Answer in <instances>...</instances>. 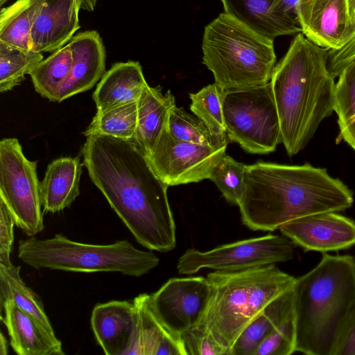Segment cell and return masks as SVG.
Returning <instances> with one entry per match:
<instances>
[{
  "instance_id": "d6986e66",
  "label": "cell",
  "mask_w": 355,
  "mask_h": 355,
  "mask_svg": "<svg viewBox=\"0 0 355 355\" xmlns=\"http://www.w3.org/2000/svg\"><path fill=\"white\" fill-rule=\"evenodd\" d=\"M135 321V304L127 300L97 304L91 315L96 341L106 355H125Z\"/></svg>"
},
{
  "instance_id": "7402d4cb",
  "label": "cell",
  "mask_w": 355,
  "mask_h": 355,
  "mask_svg": "<svg viewBox=\"0 0 355 355\" xmlns=\"http://www.w3.org/2000/svg\"><path fill=\"white\" fill-rule=\"evenodd\" d=\"M147 85L139 62H116L101 78L93 100L97 110L137 102Z\"/></svg>"
},
{
  "instance_id": "8fae6325",
  "label": "cell",
  "mask_w": 355,
  "mask_h": 355,
  "mask_svg": "<svg viewBox=\"0 0 355 355\" xmlns=\"http://www.w3.org/2000/svg\"><path fill=\"white\" fill-rule=\"evenodd\" d=\"M227 139L214 145L189 143L175 139L166 128L146 157L155 174L168 187L198 182L209 179L226 155Z\"/></svg>"
},
{
  "instance_id": "f35d334b",
  "label": "cell",
  "mask_w": 355,
  "mask_h": 355,
  "mask_svg": "<svg viewBox=\"0 0 355 355\" xmlns=\"http://www.w3.org/2000/svg\"><path fill=\"white\" fill-rule=\"evenodd\" d=\"M298 0H275L276 8L282 13L297 20L296 5Z\"/></svg>"
},
{
  "instance_id": "ba28073f",
  "label": "cell",
  "mask_w": 355,
  "mask_h": 355,
  "mask_svg": "<svg viewBox=\"0 0 355 355\" xmlns=\"http://www.w3.org/2000/svg\"><path fill=\"white\" fill-rule=\"evenodd\" d=\"M223 112L228 139L245 152L265 155L282 143L279 116L270 82L225 90Z\"/></svg>"
},
{
  "instance_id": "d590c367",
  "label": "cell",
  "mask_w": 355,
  "mask_h": 355,
  "mask_svg": "<svg viewBox=\"0 0 355 355\" xmlns=\"http://www.w3.org/2000/svg\"><path fill=\"white\" fill-rule=\"evenodd\" d=\"M13 217L5 202L0 199V263L10 265L14 241Z\"/></svg>"
},
{
  "instance_id": "44dd1931",
  "label": "cell",
  "mask_w": 355,
  "mask_h": 355,
  "mask_svg": "<svg viewBox=\"0 0 355 355\" xmlns=\"http://www.w3.org/2000/svg\"><path fill=\"white\" fill-rule=\"evenodd\" d=\"M83 165L78 157H60L48 165L40 183L42 206L46 212H59L78 196Z\"/></svg>"
},
{
  "instance_id": "8d00e7d4",
  "label": "cell",
  "mask_w": 355,
  "mask_h": 355,
  "mask_svg": "<svg viewBox=\"0 0 355 355\" xmlns=\"http://www.w3.org/2000/svg\"><path fill=\"white\" fill-rule=\"evenodd\" d=\"M354 59L355 35L339 49L329 51V70L334 78L338 76L342 70Z\"/></svg>"
},
{
  "instance_id": "4dcf8cb0",
  "label": "cell",
  "mask_w": 355,
  "mask_h": 355,
  "mask_svg": "<svg viewBox=\"0 0 355 355\" xmlns=\"http://www.w3.org/2000/svg\"><path fill=\"white\" fill-rule=\"evenodd\" d=\"M224 92L214 83L189 94L190 110L218 137L227 135L223 112Z\"/></svg>"
},
{
  "instance_id": "cb8c5ba5",
  "label": "cell",
  "mask_w": 355,
  "mask_h": 355,
  "mask_svg": "<svg viewBox=\"0 0 355 355\" xmlns=\"http://www.w3.org/2000/svg\"><path fill=\"white\" fill-rule=\"evenodd\" d=\"M293 313V287L268 304L235 341L230 355H254L260 344Z\"/></svg>"
},
{
  "instance_id": "7a4b0ae2",
  "label": "cell",
  "mask_w": 355,
  "mask_h": 355,
  "mask_svg": "<svg viewBox=\"0 0 355 355\" xmlns=\"http://www.w3.org/2000/svg\"><path fill=\"white\" fill-rule=\"evenodd\" d=\"M353 202L352 191L325 168L258 162L246 165L239 207L249 229L272 232L299 218L344 211Z\"/></svg>"
},
{
  "instance_id": "e575fe53",
  "label": "cell",
  "mask_w": 355,
  "mask_h": 355,
  "mask_svg": "<svg viewBox=\"0 0 355 355\" xmlns=\"http://www.w3.org/2000/svg\"><path fill=\"white\" fill-rule=\"evenodd\" d=\"M181 338L187 355H228L209 333L196 326L185 331Z\"/></svg>"
},
{
  "instance_id": "ab89813d",
  "label": "cell",
  "mask_w": 355,
  "mask_h": 355,
  "mask_svg": "<svg viewBox=\"0 0 355 355\" xmlns=\"http://www.w3.org/2000/svg\"><path fill=\"white\" fill-rule=\"evenodd\" d=\"M349 12V25L345 37V43L355 35V0H347Z\"/></svg>"
},
{
  "instance_id": "60d3db41",
  "label": "cell",
  "mask_w": 355,
  "mask_h": 355,
  "mask_svg": "<svg viewBox=\"0 0 355 355\" xmlns=\"http://www.w3.org/2000/svg\"><path fill=\"white\" fill-rule=\"evenodd\" d=\"M8 352L7 340L2 332L0 336V355H7Z\"/></svg>"
},
{
  "instance_id": "9c48e42d",
  "label": "cell",
  "mask_w": 355,
  "mask_h": 355,
  "mask_svg": "<svg viewBox=\"0 0 355 355\" xmlns=\"http://www.w3.org/2000/svg\"><path fill=\"white\" fill-rule=\"evenodd\" d=\"M37 162L28 160L16 138L0 141V199L15 225L29 237L44 228Z\"/></svg>"
},
{
  "instance_id": "d6a6232c",
  "label": "cell",
  "mask_w": 355,
  "mask_h": 355,
  "mask_svg": "<svg viewBox=\"0 0 355 355\" xmlns=\"http://www.w3.org/2000/svg\"><path fill=\"white\" fill-rule=\"evenodd\" d=\"M245 164L225 155L214 167L209 180L228 202L239 206L245 191Z\"/></svg>"
},
{
  "instance_id": "5b68a950",
  "label": "cell",
  "mask_w": 355,
  "mask_h": 355,
  "mask_svg": "<svg viewBox=\"0 0 355 355\" xmlns=\"http://www.w3.org/2000/svg\"><path fill=\"white\" fill-rule=\"evenodd\" d=\"M211 295L196 327L209 333L230 354L237 338L278 296L292 288L296 277L275 264L207 275Z\"/></svg>"
},
{
  "instance_id": "ffe728a7",
  "label": "cell",
  "mask_w": 355,
  "mask_h": 355,
  "mask_svg": "<svg viewBox=\"0 0 355 355\" xmlns=\"http://www.w3.org/2000/svg\"><path fill=\"white\" fill-rule=\"evenodd\" d=\"M224 12L274 40L302 33L297 21L276 8L275 0H221Z\"/></svg>"
},
{
  "instance_id": "f546056e",
  "label": "cell",
  "mask_w": 355,
  "mask_h": 355,
  "mask_svg": "<svg viewBox=\"0 0 355 355\" xmlns=\"http://www.w3.org/2000/svg\"><path fill=\"white\" fill-rule=\"evenodd\" d=\"M42 60V53L0 42V92L10 91L19 85L25 75Z\"/></svg>"
},
{
  "instance_id": "1f68e13d",
  "label": "cell",
  "mask_w": 355,
  "mask_h": 355,
  "mask_svg": "<svg viewBox=\"0 0 355 355\" xmlns=\"http://www.w3.org/2000/svg\"><path fill=\"white\" fill-rule=\"evenodd\" d=\"M166 129L175 139L193 144L214 145L227 138L214 136L198 118L176 105L170 111Z\"/></svg>"
},
{
  "instance_id": "e0dca14e",
  "label": "cell",
  "mask_w": 355,
  "mask_h": 355,
  "mask_svg": "<svg viewBox=\"0 0 355 355\" xmlns=\"http://www.w3.org/2000/svg\"><path fill=\"white\" fill-rule=\"evenodd\" d=\"M10 345L19 355H64L62 343L33 316L11 300L1 303Z\"/></svg>"
},
{
  "instance_id": "74e56055",
  "label": "cell",
  "mask_w": 355,
  "mask_h": 355,
  "mask_svg": "<svg viewBox=\"0 0 355 355\" xmlns=\"http://www.w3.org/2000/svg\"><path fill=\"white\" fill-rule=\"evenodd\" d=\"M334 355H355V306L344 326Z\"/></svg>"
},
{
  "instance_id": "83f0119b",
  "label": "cell",
  "mask_w": 355,
  "mask_h": 355,
  "mask_svg": "<svg viewBox=\"0 0 355 355\" xmlns=\"http://www.w3.org/2000/svg\"><path fill=\"white\" fill-rule=\"evenodd\" d=\"M137 125V102L115 105L97 110L85 137L100 135L123 139H133Z\"/></svg>"
},
{
  "instance_id": "3957f363",
  "label": "cell",
  "mask_w": 355,
  "mask_h": 355,
  "mask_svg": "<svg viewBox=\"0 0 355 355\" xmlns=\"http://www.w3.org/2000/svg\"><path fill=\"white\" fill-rule=\"evenodd\" d=\"M329 49L296 34L270 83L289 156L302 150L334 111L336 83L328 68Z\"/></svg>"
},
{
  "instance_id": "8992f818",
  "label": "cell",
  "mask_w": 355,
  "mask_h": 355,
  "mask_svg": "<svg viewBox=\"0 0 355 355\" xmlns=\"http://www.w3.org/2000/svg\"><path fill=\"white\" fill-rule=\"evenodd\" d=\"M273 41L223 12L205 28L202 62L224 90L265 85L276 65Z\"/></svg>"
},
{
  "instance_id": "d4e9b609",
  "label": "cell",
  "mask_w": 355,
  "mask_h": 355,
  "mask_svg": "<svg viewBox=\"0 0 355 355\" xmlns=\"http://www.w3.org/2000/svg\"><path fill=\"white\" fill-rule=\"evenodd\" d=\"M44 0H17L2 8L0 14V42L31 50V33Z\"/></svg>"
},
{
  "instance_id": "4316f807",
  "label": "cell",
  "mask_w": 355,
  "mask_h": 355,
  "mask_svg": "<svg viewBox=\"0 0 355 355\" xmlns=\"http://www.w3.org/2000/svg\"><path fill=\"white\" fill-rule=\"evenodd\" d=\"M73 64L68 44L40 61L29 72L35 91L42 97L55 102L60 88L68 78Z\"/></svg>"
},
{
  "instance_id": "5bb4252c",
  "label": "cell",
  "mask_w": 355,
  "mask_h": 355,
  "mask_svg": "<svg viewBox=\"0 0 355 355\" xmlns=\"http://www.w3.org/2000/svg\"><path fill=\"white\" fill-rule=\"evenodd\" d=\"M296 17L303 35L315 44L336 50L345 44L347 0H298Z\"/></svg>"
},
{
  "instance_id": "4fadbf2b",
  "label": "cell",
  "mask_w": 355,
  "mask_h": 355,
  "mask_svg": "<svg viewBox=\"0 0 355 355\" xmlns=\"http://www.w3.org/2000/svg\"><path fill=\"white\" fill-rule=\"evenodd\" d=\"M279 230L306 251L324 253L355 245V222L336 211L299 218L282 225Z\"/></svg>"
},
{
  "instance_id": "b9f144b4",
  "label": "cell",
  "mask_w": 355,
  "mask_h": 355,
  "mask_svg": "<svg viewBox=\"0 0 355 355\" xmlns=\"http://www.w3.org/2000/svg\"><path fill=\"white\" fill-rule=\"evenodd\" d=\"M8 0H0V6H3Z\"/></svg>"
},
{
  "instance_id": "6da1fadb",
  "label": "cell",
  "mask_w": 355,
  "mask_h": 355,
  "mask_svg": "<svg viewBox=\"0 0 355 355\" xmlns=\"http://www.w3.org/2000/svg\"><path fill=\"white\" fill-rule=\"evenodd\" d=\"M92 182L142 246L160 252L176 245L168 187L134 139L93 135L82 148Z\"/></svg>"
},
{
  "instance_id": "ac0fdd59",
  "label": "cell",
  "mask_w": 355,
  "mask_h": 355,
  "mask_svg": "<svg viewBox=\"0 0 355 355\" xmlns=\"http://www.w3.org/2000/svg\"><path fill=\"white\" fill-rule=\"evenodd\" d=\"M148 295L140 294L132 301L134 327L125 355H187L181 337L171 333L150 310Z\"/></svg>"
},
{
  "instance_id": "52a82bcc",
  "label": "cell",
  "mask_w": 355,
  "mask_h": 355,
  "mask_svg": "<svg viewBox=\"0 0 355 355\" xmlns=\"http://www.w3.org/2000/svg\"><path fill=\"white\" fill-rule=\"evenodd\" d=\"M18 257L35 268L78 272H118L140 277L155 268L159 259L152 252L136 248L127 240L97 245L76 242L62 234L19 241Z\"/></svg>"
},
{
  "instance_id": "836d02e7",
  "label": "cell",
  "mask_w": 355,
  "mask_h": 355,
  "mask_svg": "<svg viewBox=\"0 0 355 355\" xmlns=\"http://www.w3.org/2000/svg\"><path fill=\"white\" fill-rule=\"evenodd\" d=\"M294 313L283 321L257 349L254 355H290L295 352Z\"/></svg>"
},
{
  "instance_id": "603a6c76",
  "label": "cell",
  "mask_w": 355,
  "mask_h": 355,
  "mask_svg": "<svg viewBox=\"0 0 355 355\" xmlns=\"http://www.w3.org/2000/svg\"><path fill=\"white\" fill-rule=\"evenodd\" d=\"M174 96L168 90L147 85L137 101V125L135 141L148 155L155 148L168 124L171 108L175 105Z\"/></svg>"
},
{
  "instance_id": "484cf974",
  "label": "cell",
  "mask_w": 355,
  "mask_h": 355,
  "mask_svg": "<svg viewBox=\"0 0 355 355\" xmlns=\"http://www.w3.org/2000/svg\"><path fill=\"white\" fill-rule=\"evenodd\" d=\"M20 266L0 263V302L11 300L55 334L40 297L26 286L20 276Z\"/></svg>"
},
{
  "instance_id": "9a60e30c",
  "label": "cell",
  "mask_w": 355,
  "mask_h": 355,
  "mask_svg": "<svg viewBox=\"0 0 355 355\" xmlns=\"http://www.w3.org/2000/svg\"><path fill=\"white\" fill-rule=\"evenodd\" d=\"M67 44L73 64L68 78L58 92L57 103L92 89L105 73V50L97 31L80 33Z\"/></svg>"
},
{
  "instance_id": "2e32d148",
  "label": "cell",
  "mask_w": 355,
  "mask_h": 355,
  "mask_svg": "<svg viewBox=\"0 0 355 355\" xmlns=\"http://www.w3.org/2000/svg\"><path fill=\"white\" fill-rule=\"evenodd\" d=\"M80 0H44L31 33V50L54 52L79 29Z\"/></svg>"
},
{
  "instance_id": "30bf717a",
  "label": "cell",
  "mask_w": 355,
  "mask_h": 355,
  "mask_svg": "<svg viewBox=\"0 0 355 355\" xmlns=\"http://www.w3.org/2000/svg\"><path fill=\"white\" fill-rule=\"evenodd\" d=\"M295 243L284 236L267 234L218 245L208 251L187 250L178 259L180 275H192L204 268L239 271L286 262L294 257Z\"/></svg>"
},
{
  "instance_id": "f1b7e54d",
  "label": "cell",
  "mask_w": 355,
  "mask_h": 355,
  "mask_svg": "<svg viewBox=\"0 0 355 355\" xmlns=\"http://www.w3.org/2000/svg\"><path fill=\"white\" fill-rule=\"evenodd\" d=\"M334 111L344 140L355 151V59L338 75L336 83Z\"/></svg>"
},
{
  "instance_id": "7c38bea8",
  "label": "cell",
  "mask_w": 355,
  "mask_h": 355,
  "mask_svg": "<svg viewBox=\"0 0 355 355\" xmlns=\"http://www.w3.org/2000/svg\"><path fill=\"white\" fill-rule=\"evenodd\" d=\"M210 295L211 286L207 277H173L148 295V304L165 328L181 337L196 326Z\"/></svg>"
},
{
  "instance_id": "277c9868",
  "label": "cell",
  "mask_w": 355,
  "mask_h": 355,
  "mask_svg": "<svg viewBox=\"0 0 355 355\" xmlns=\"http://www.w3.org/2000/svg\"><path fill=\"white\" fill-rule=\"evenodd\" d=\"M355 306V258L324 253L293 286L295 352L334 355Z\"/></svg>"
}]
</instances>
